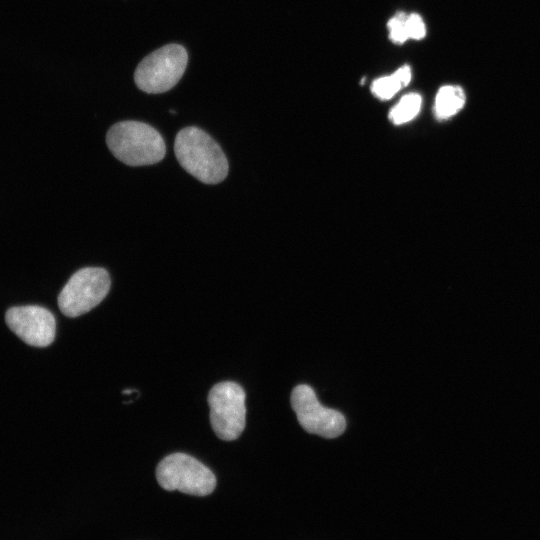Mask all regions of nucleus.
I'll list each match as a JSON object with an SVG mask.
<instances>
[{
	"instance_id": "1",
	"label": "nucleus",
	"mask_w": 540,
	"mask_h": 540,
	"mask_svg": "<svg viewBox=\"0 0 540 540\" xmlns=\"http://www.w3.org/2000/svg\"><path fill=\"white\" fill-rule=\"evenodd\" d=\"M174 152L179 164L205 184L220 183L228 174V160L222 149L198 127H186L177 133Z\"/></svg>"
},
{
	"instance_id": "2",
	"label": "nucleus",
	"mask_w": 540,
	"mask_h": 540,
	"mask_svg": "<svg viewBox=\"0 0 540 540\" xmlns=\"http://www.w3.org/2000/svg\"><path fill=\"white\" fill-rule=\"evenodd\" d=\"M106 143L112 154L129 166L152 165L161 161L166 147L161 134L139 121H122L107 132Z\"/></svg>"
},
{
	"instance_id": "3",
	"label": "nucleus",
	"mask_w": 540,
	"mask_h": 540,
	"mask_svg": "<svg viewBox=\"0 0 540 540\" xmlns=\"http://www.w3.org/2000/svg\"><path fill=\"white\" fill-rule=\"evenodd\" d=\"M159 485L168 491L205 496L216 487L214 473L203 463L185 453H173L163 458L156 468Z\"/></svg>"
},
{
	"instance_id": "4",
	"label": "nucleus",
	"mask_w": 540,
	"mask_h": 540,
	"mask_svg": "<svg viewBox=\"0 0 540 540\" xmlns=\"http://www.w3.org/2000/svg\"><path fill=\"white\" fill-rule=\"evenodd\" d=\"M187 61L188 55L182 46L165 45L139 63L134 73L135 83L146 93L166 92L178 83L186 69Z\"/></svg>"
},
{
	"instance_id": "5",
	"label": "nucleus",
	"mask_w": 540,
	"mask_h": 540,
	"mask_svg": "<svg viewBox=\"0 0 540 540\" xmlns=\"http://www.w3.org/2000/svg\"><path fill=\"white\" fill-rule=\"evenodd\" d=\"M245 391L237 383L225 381L215 384L208 394L210 423L218 438L236 440L246 423Z\"/></svg>"
},
{
	"instance_id": "6",
	"label": "nucleus",
	"mask_w": 540,
	"mask_h": 540,
	"mask_svg": "<svg viewBox=\"0 0 540 540\" xmlns=\"http://www.w3.org/2000/svg\"><path fill=\"white\" fill-rule=\"evenodd\" d=\"M111 280L101 267H85L75 272L58 296L60 311L78 317L96 307L108 294Z\"/></svg>"
},
{
	"instance_id": "7",
	"label": "nucleus",
	"mask_w": 540,
	"mask_h": 540,
	"mask_svg": "<svg viewBox=\"0 0 540 540\" xmlns=\"http://www.w3.org/2000/svg\"><path fill=\"white\" fill-rule=\"evenodd\" d=\"M291 405L300 425L308 433L325 438H336L346 428L342 413L323 406L312 387L300 384L291 393Z\"/></svg>"
},
{
	"instance_id": "8",
	"label": "nucleus",
	"mask_w": 540,
	"mask_h": 540,
	"mask_svg": "<svg viewBox=\"0 0 540 540\" xmlns=\"http://www.w3.org/2000/svg\"><path fill=\"white\" fill-rule=\"evenodd\" d=\"M10 330L31 346H49L55 338L56 321L53 314L41 306L10 308L5 315Z\"/></svg>"
},
{
	"instance_id": "9",
	"label": "nucleus",
	"mask_w": 540,
	"mask_h": 540,
	"mask_svg": "<svg viewBox=\"0 0 540 540\" xmlns=\"http://www.w3.org/2000/svg\"><path fill=\"white\" fill-rule=\"evenodd\" d=\"M465 100V93L460 86L445 85L441 87L435 97V116L441 120L454 116L463 108Z\"/></svg>"
},
{
	"instance_id": "10",
	"label": "nucleus",
	"mask_w": 540,
	"mask_h": 540,
	"mask_svg": "<svg viewBox=\"0 0 540 540\" xmlns=\"http://www.w3.org/2000/svg\"><path fill=\"white\" fill-rule=\"evenodd\" d=\"M411 77L412 70L410 66L404 65L393 74L376 79L371 86V91L379 99H390L410 83Z\"/></svg>"
},
{
	"instance_id": "11",
	"label": "nucleus",
	"mask_w": 540,
	"mask_h": 540,
	"mask_svg": "<svg viewBox=\"0 0 540 540\" xmlns=\"http://www.w3.org/2000/svg\"><path fill=\"white\" fill-rule=\"evenodd\" d=\"M422 105V97L418 93H409L391 109L389 118L396 124L401 125L414 119Z\"/></svg>"
},
{
	"instance_id": "12",
	"label": "nucleus",
	"mask_w": 540,
	"mask_h": 540,
	"mask_svg": "<svg viewBox=\"0 0 540 540\" xmlns=\"http://www.w3.org/2000/svg\"><path fill=\"white\" fill-rule=\"evenodd\" d=\"M405 17L406 13L400 12L392 17L387 23L389 38L396 44H403L409 39L405 27Z\"/></svg>"
},
{
	"instance_id": "13",
	"label": "nucleus",
	"mask_w": 540,
	"mask_h": 540,
	"mask_svg": "<svg viewBox=\"0 0 540 540\" xmlns=\"http://www.w3.org/2000/svg\"><path fill=\"white\" fill-rule=\"evenodd\" d=\"M405 27L409 39L420 40L426 35L425 23L416 13L406 14Z\"/></svg>"
}]
</instances>
